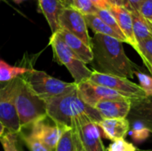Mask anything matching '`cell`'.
Returning a JSON list of instances; mask_svg holds the SVG:
<instances>
[{
  "mask_svg": "<svg viewBox=\"0 0 152 151\" xmlns=\"http://www.w3.org/2000/svg\"><path fill=\"white\" fill-rule=\"evenodd\" d=\"M132 108V101L129 99L104 100L99 101L94 109L105 119L127 118Z\"/></svg>",
  "mask_w": 152,
  "mask_h": 151,
  "instance_id": "12",
  "label": "cell"
},
{
  "mask_svg": "<svg viewBox=\"0 0 152 151\" xmlns=\"http://www.w3.org/2000/svg\"><path fill=\"white\" fill-rule=\"evenodd\" d=\"M133 20V29L135 40L138 43L152 37V28L138 12H130Z\"/></svg>",
  "mask_w": 152,
  "mask_h": 151,
  "instance_id": "18",
  "label": "cell"
},
{
  "mask_svg": "<svg viewBox=\"0 0 152 151\" xmlns=\"http://www.w3.org/2000/svg\"><path fill=\"white\" fill-rule=\"evenodd\" d=\"M108 3L110 5H115V6H123V2L122 0H107Z\"/></svg>",
  "mask_w": 152,
  "mask_h": 151,
  "instance_id": "35",
  "label": "cell"
},
{
  "mask_svg": "<svg viewBox=\"0 0 152 151\" xmlns=\"http://www.w3.org/2000/svg\"><path fill=\"white\" fill-rule=\"evenodd\" d=\"M28 69L23 67L11 66L4 61L0 59V83L10 82L27 73Z\"/></svg>",
  "mask_w": 152,
  "mask_h": 151,
  "instance_id": "20",
  "label": "cell"
},
{
  "mask_svg": "<svg viewBox=\"0 0 152 151\" xmlns=\"http://www.w3.org/2000/svg\"><path fill=\"white\" fill-rule=\"evenodd\" d=\"M46 113L53 121L64 128H72L74 119L86 116L98 124L103 118L94 108L86 104L77 89L67 94L45 99Z\"/></svg>",
  "mask_w": 152,
  "mask_h": 151,
  "instance_id": "2",
  "label": "cell"
},
{
  "mask_svg": "<svg viewBox=\"0 0 152 151\" xmlns=\"http://www.w3.org/2000/svg\"><path fill=\"white\" fill-rule=\"evenodd\" d=\"M143 0H122L123 7H125L128 12H138L139 8Z\"/></svg>",
  "mask_w": 152,
  "mask_h": 151,
  "instance_id": "31",
  "label": "cell"
},
{
  "mask_svg": "<svg viewBox=\"0 0 152 151\" xmlns=\"http://www.w3.org/2000/svg\"><path fill=\"white\" fill-rule=\"evenodd\" d=\"M150 131L141 123L140 121H133V128L130 132V134L136 143H141L144 142L150 134Z\"/></svg>",
  "mask_w": 152,
  "mask_h": 151,
  "instance_id": "24",
  "label": "cell"
},
{
  "mask_svg": "<svg viewBox=\"0 0 152 151\" xmlns=\"http://www.w3.org/2000/svg\"><path fill=\"white\" fill-rule=\"evenodd\" d=\"M15 79L0 83V122L7 132L19 134L20 125L13 101V86Z\"/></svg>",
  "mask_w": 152,
  "mask_h": 151,
  "instance_id": "7",
  "label": "cell"
},
{
  "mask_svg": "<svg viewBox=\"0 0 152 151\" xmlns=\"http://www.w3.org/2000/svg\"><path fill=\"white\" fill-rule=\"evenodd\" d=\"M106 151H137V149L125 139H118L109 146Z\"/></svg>",
  "mask_w": 152,
  "mask_h": 151,
  "instance_id": "29",
  "label": "cell"
},
{
  "mask_svg": "<svg viewBox=\"0 0 152 151\" xmlns=\"http://www.w3.org/2000/svg\"><path fill=\"white\" fill-rule=\"evenodd\" d=\"M134 74L137 77L140 86L145 92L147 97H152V77L138 70H135Z\"/></svg>",
  "mask_w": 152,
  "mask_h": 151,
  "instance_id": "28",
  "label": "cell"
},
{
  "mask_svg": "<svg viewBox=\"0 0 152 151\" xmlns=\"http://www.w3.org/2000/svg\"><path fill=\"white\" fill-rule=\"evenodd\" d=\"M49 44L53 48L56 61L68 69L75 84L77 85L83 81L88 80L93 71L89 69L86 65L67 46L57 32L52 34L49 39Z\"/></svg>",
  "mask_w": 152,
  "mask_h": 151,
  "instance_id": "5",
  "label": "cell"
},
{
  "mask_svg": "<svg viewBox=\"0 0 152 151\" xmlns=\"http://www.w3.org/2000/svg\"><path fill=\"white\" fill-rule=\"evenodd\" d=\"M85 20L87 25V28H90L94 34H101V35H106L112 36L122 43H126V41L119 36L111 28H110L106 23H104L96 14H88V15H84Z\"/></svg>",
  "mask_w": 152,
  "mask_h": 151,
  "instance_id": "19",
  "label": "cell"
},
{
  "mask_svg": "<svg viewBox=\"0 0 152 151\" xmlns=\"http://www.w3.org/2000/svg\"><path fill=\"white\" fill-rule=\"evenodd\" d=\"M73 131H74V139H75L76 151H86V149L84 148V146H83V144H82L81 141L79 140V138H78V136H77V134L76 131H75L74 129H73Z\"/></svg>",
  "mask_w": 152,
  "mask_h": 151,
  "instance_id": "33",
  "label": "cell"
},
{
  "mask_svg": "<svg viewBox=\"0 0 152 151\" xmlns=\"http://www.w3.org/2000/svg\"><path fill=\"white\" fill-rule=\"evenodd\" d=\"M19 134H20V137L22 138L23 142L26 143L30 151H48L45 145L31 133L28 134H23L20 133Z\"/></svg>",
  "mask_w": 152,
  "mask_h": 151,
  "instance_id": "26",
  "label": "cell"
},
{
  "mask_svg": "<svg viewBox=\"0 0 152 151\" xmlns=\"http://www.w3.org/2000/svg\"><path fill=\"white\" fill-rule=\"evenodd\" d=\"M137 151H152V150H137Z\"/></svg>",
  "mask_w": 152,
  "mask_h": 151,
  "instance_id": "38",
  "label": "cell"
},
{
  "mask_svg": "<svg viewBox=\"0 0 152 151\" xmlns=\"http://www.w3.org/2000/svg\"><path fill=\"white\" fill-rule=\"evenodd\" d=\"M138 53L147 69L151 70L152 63V37L138 43Z\"/></svg>",
  "mask_w": 152,
  "mask_h": 151,
  "instance_id": "23",
  "label": "cell"
},
{
  "mask_svg": "<svg viewBox=\"0 0 152 151\" xmlns=\"http://www.w3.org/2000/svg\"><path fill=\"white\" fill-rule=\"evenodd\" d=\"M60 26L61 28L68 30L78 38H80L86 45L91 47V37L87 30V25L85 16L75 8H64L60 19Z\"/></svg>",
  "mask_w": 152,
  "mask_h": 151,
  "instance_id": "11",
  "label": "cell"
},
{
  "mask_svg": "<svg viewBox=\"0 0 152 151\" xmlns=\"http://www.w3.org/2000/svg\"><path fill=\"white\" fill-rule=\"evenodd\" d=\"M54 151H76L73 129L65 128Z\"/></svg>",
  "mask_w": 152,
  "mask_h": 151,
  "instance_id": "21",
  "label": "cell"
},
{
  "mask_svg": "<svg viewBox=\"0 0 152 151\" xmlns=\"http://www.w3.org/2000/svg\"><path fill=\"white\" fill-rule=\"evenodd\" d=\"M96 15L104 23H106L110 28H111L118 35H119L126 41V43H127L126 38L125 37L124 34L122 33V31H121V29H120V28H119V26H118V24L115 17H114V15L111 13V12L110 11V9H106V10H99L98 9V11L96 12Z\"/></svg>",
  "mask_w": 152,
  "mask_h": 151,
  "instance_id": "22",
  "label": "cell"
},
{
  "mask_svg": "<svg viewBox=\"0 0 152 151\" xmlns=\"http://www.w3.org/2000/svg\"><path fill=\"white\" fill-rule=\"evenodd\" d=\"M71 129L76 131L86 151H106L99 126L88 117L82 116L74 119Z\"/></svg>",
  "mask_w": 152,
  "mask_h": 151,
  "instance_id": "8",
  "label": "cell"
},
{
  "mask_svg": "<svg viewBox=\"0 0 152 151\" xmlns=\"http://www.w3.org/2000/svg\"><path fill=\"white\" fill-rule=\"evenodd\" d=\"M77 91L81 100L88 106L94 109L95 105L104 100H115V99H126L125 96L119 93L95 84L89 82L88 80L83 81L77 85ZM127 99V98H126Z\"/></svg>",
  "mask_w": 152,
  "mask_h": 151,
  "instance_id": "10",
  "label": "cell"
},
{
  "mask_svg": "<svg viewBox=\"0 0 152 151\" xmlns=\"http://www.w3.org/2000/svg\"><path fill=\"white\" fill-rule=\"evenodd\" d=\"M30 126V133L45 145L48 151L55 150L61 134L65 130L64 127L57 125L47 116L33 123Z\"/></svg>",
  "mask_w": 152,
  "mask_h": 151,
  "instance_id": "9",
  "label": "cell"
},
{
  "mask_svg": "<svg viewBox=\"0 0 152 151\" xmlns=\"http://www.w3.org/2000/svg\"><path fill=\"white\" fill-rule=\"evenodd\" d=\"M138 12L152 28V0H143Z\"/></svg>",
  "mask_w": 152,
  "mask_h": 151,
  "instance_id": "30",
  "label": "cell"
},
{
  "mask_svg": "<svg viewBox=\"0 0 152 151\" xmlns=\"http://www.w3.org/2000/svg\"><path fill=\"white\" fill-rule=\"evenodd\" d=\"M91 2L99 10H106L110 9V4L108 3L107 0H91Z\"/></svg>",
  "mask_w": 152,
  "mask_h": 151,
  "instance_id": "32",
  "label": "cell"
},
{
  "mask_svg": "<svg viewBox=\"0 0 152 151\" xmlns=\"http://www.w3.org/2000/svg\"><path fill=\"white\" fill-rule=\"evenodd\" d=\"M39 11L43 13L52 30V34L56 33L60 28L59 19L65 8L60 0H37Z\"/></svg>",
  "mask_w": 152,
  "mask_h": 151,
  "instance_id": "17",
  "label": "cell"
},
{
  "mask_svg": "<svg viewBox=\"0 0 152 151\" xmlns=\"http://www.w3.org/2000/svg\"><path fill=\"white\" fill-rule=\"evenodd\" d=\"M16 4H20L21 2H23V1H25V0H13Z\"/></svg>",
  "mask_w": 152,
  "mask_h": 151,
  "instance_id": "37",
  "label": "cell"
},
{
  "mask_svg": "<svg viewBox=\"0 0 152 151\" xmlns=\"http://www.w3.org/2000/svg\"><path fill=\"white\" fill-rule=\"evenodd\" d=\"M5 130H6V129H5L4 125L0 122V137H1V136H3V134L5 133Z\"/></svg>",
  "mask_w": 152,
  "mask_h": 151,
  "instance_id": "36",
  "label": "cell"
},
{
  "mask_svg": "<svg viewBox=\"0 0 152 151\" xmlns=\"http://www.w3.org/2000/svg\"><path fill=\"white\" fill-rule=\"evenodd\" d=\"M13 101L20 125V132L47 116L45 100L37 95L21 77L15 78Z\"/></svg>",
  "mask_w": 152,
  "mask_h": 151,
  "instance_id": "3",
  "label": "cell"
},
{
  "mask_svg": "<svg viewBox=\"0 0 152 151\" xmlns=\"http://www.w3.org/2000/svg\"><path fill=\"white\" fill-rule=\"evenodd\" d=\"M73 8L77 10L83 15L96 14L98 11V9L94 5L91 0H74Z\"/></svg>",
  "mask_w": 152,
  "mask_h": 151,
  "instance_id": "27",
  "label": "cell"
},
{
  "mask_svg": "<svg viewBox=\"0 0 152 151\" xmlns=\"http://www.w3.org/2000/svg\"><path fill=\"white\" fill-rule=\"evenodd\" d=\"M150 72L152 74V63H151V70H150Z\"/></svg>",
  "mask_w": 152,
  "mask_h": 151,
  "instance_id": "39",
  "label": "cell"
},
{
  "mask_svg": "<svg viewBox=\"0 0 152 151\" xmlns=\"http://www.w3.org/2000/svg\"><path fill=\"white\" fill-rule=\"evenodd\" d=\"M16 133L5 132L3 136L0 137V143L4 151H19L18 140Z\"/></svg>",
  "mask_w": 152,
  "mask_h": 151,
  "instance_id": "25",
  "label": "cell"
},
{
  "mask_svg": "<svg viewBox=\"0 0 152 151\" xmlns=\"http://www.w3.org/2000/svg\"><path fill=\"white\" fill-rule=\"evenodd\" d=\"M92 63L100 73L120 77H134L137 66L126 56L123 43L112 36L94 34L91 38Z\"/></svg>",
  "mask_w": 152,
  "mask_h": 151,
  "instance_id": "1",
  "label": "cell"
},
{
  "mask_svg": "<svg viewBox=\"0 0 152 151\" xmlns=\"http://www.w3.org/2000/svg\"><path fill=\"white\" fill-rule=\"evenodd\" d=\"M88 81L93 84L112 89L132 101V102L147 98L145 92L142 89L140 85H137L126 77L103 74L94 70L88 78Z\"/></svg>",
  "mask_w": 152,
  "mask_h": 151,
  "instance_id": "6",
  "label": "cell"
},
{
  "mask_svg": "<svg viewBox=\"0 0 152 151\" xmlns=\"http://www.w3.org/2000/svg\"><path fill=\"white\" fill-rule=\"evenodd\" d=\"M28 87L43 100L67 94L77 89V84L68 83L53 77L44 71L28 69L21 76Z\"/></svg>",
  "mask_w": 152,
  "mask_h": 151,
  "instance_id": "4",
  "label": "cell"
},
{
  "mask_svg": "<svg viewBox=\"0 0 152 151\" xmlns=\"http://www.w3.org/2000/svg\"><path fill=\"white\" fill-rule=\"evenodd\" d=\"M105 138L110 141L124 139L130 129L128 118H103L97 124Z\"/></svg>",
  "mask_w": 152,
  "mask_h": 151,
  "instance_id": "14",
  "label": "cell"
},
{
  "mask_svg": "<svg viewBox=\"0 0 152 151\" xmlns=\"http://www.w3.org/2000/svg\"><path fill=\"white\" fill-rule=\"evenodd\" d=\"M110 11L114 15L122 33L127 40V44L132 45L134 49L138 53V44L135 40L133 29V20L130 12H128L123 6L110 5Z\"/></svg>",
  "mask_w": 152,
  "mask_h": 151,
  "instance_id": "15",
  "label": "cell"
},
{
  "mask_svg": "<svg viewBox=\"0 0 152 151\" xmlns=\"http://www.w3.org/2000/svg\"><path fill=\"white\" fill-rule=\"evenodd\" d=\"M60 2L65 8H73L74 6V0H60Z\"/></svg>",
  "mask_w": 152,
  "mask_h": 151,
  "instance_id": "34",
  "label": "cell"
},
{
  "mask_svg": "<svg viewBox=\"0 0 152 151\" xmlns=\"http://www.w3.org/2000/svg\"><path fill=\"white\" fill-rule=\"evenodd\" d=\"M57 33L67 44V46L85 63H92L94 60V54L91 47L86 45L80 38L69 32L64 28H60Z\"/></svg>",
  "mask_w": 152,
  "mask_h": 151,
  "instance_id": "13",
  "label": "cell"
},
{
  "mask_svg": "<svg viewBox=\"0 0 152 151\" xmlns=\"http://www.w3.org/2000/svg\"><path fill=\"white\" fill-rule=\"evenodd\" d=\"M129 121H140L152 133V97L132 102Z\"/></svg>",
  "mask_w": 152,
  "mask_h": 151,
  "instance_id": "16",
  "label": "cell"
}]
</instances>
